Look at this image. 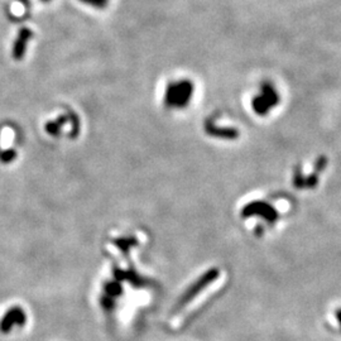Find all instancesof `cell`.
Segmentation results:
<instances>
[{
  "label": "cell",
  "mask_w": 341,
  "mask_h": 341,
  "mask_svg": "<svg viewBox=\"0 0 341 341\" xmlns=\"http://www.w3.org/2000/svg\"><path fill=\"white\" fill-rule=\"evenodd\" d=\"M251 214L262 215V216H264L266 219H268L269 221H274V219L277 217V214L273 211V209H271V207L263 204H253L250 207H248V209H246V215Z\"/></svg>",
  "instance_id": "7a4b0ae2"
},
{
  "label": "cell",
  "mask_w": 341,
  "mask_h": 341,
  "mask_svg": "<svg viewBox=\"0 0 341 341\" xmlns=\"http://www.w3.org/2000/svg\"><path fill=\"white\" fill-rule=\"evenodd\" d=\"M335 316H336V318H337L338 325H340V330H341V308H337V310L335 311Z\"/></svg>",
  "instance_id": "5b68a950"
},
{
  "label": "cell",
  "mask_w": 341,
  "mask_h": 341,
  "mask_svg": "<svg viewBox=\"0 0 341 341\" xmlns=\"http://www.w3.org/2000/svg\"><path fill=\"white\" fill-rule=\"evenodd\" d=\"M29 37H31V32H29L28 29H23V31L21 32V34H19L13 49L14 57H16L17 60H19V57H21L22 54L24 53V51H26V44L27 42H28Z\"/></svg>",
  "instance_id": "3957f363"
},
{
  "label": "cell",
  "mask_w": 341,
  "mask_h": 341,
  "mask_svg": "<svg viewBox=\"0 0 341 341\" xmlns=\"http://www.w3.org/2000/svg\"><path fill=\"white\" fill-rule=\"evenodd\" d=\"M14 157H16V152H14V150H6V152H3V154H2V162L8 163L11 162V160H13Z\"/></svg>",
  "instance_id": "277c9868"
},
{
  "label": "cell",
  "mask_w": 341,
  "mask_h": 341,
  "mask_svg": "<svg viewBox=\"0 0 341 341\" xmlns=\"http://www.w3.org/2000/svg\"><path fill=\"white\" fill-rule=\"evenodd\" d=\"M192 94V86L189 82L174 83L168 88L165 101L170 106H184L189 103Z\"/></svg>",
  "instance_id": "6da1fadb"
}]
</instances>
